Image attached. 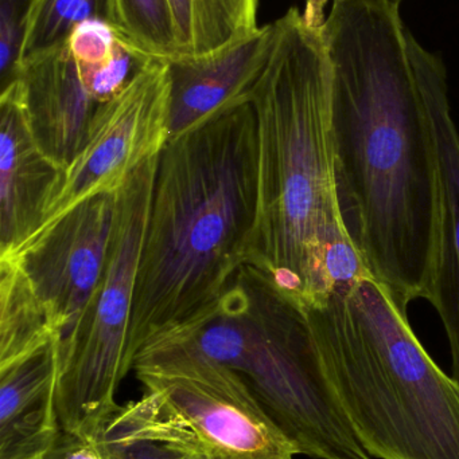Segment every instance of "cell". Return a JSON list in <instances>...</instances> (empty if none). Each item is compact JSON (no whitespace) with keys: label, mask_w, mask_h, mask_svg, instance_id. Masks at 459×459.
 <instances>
[{"label":"cell","mask_w":459,"mask_h":459,"mask_svg":"<svg viewBox=\"0 0 459 459\" xmlns=\"http://www.w3.org/2000/svg\"><path fill=\"white\" fill-rule=\"evenodd\" d=\"M13 83L35 144L58 169H66L85 145L99 107L67 42L22 62Z\"/></svg>","instance_id":"10"},{"label":"cell","mask_w":459,"mask_h":459,"mask_svg":"<svg viewBox=\"0 0 459 459\" xmlns=\"http://www.w3.org/2000/svg\"><path fill=\"white\" fill-rule=\"evenodd\" d=\"M137 379L197 444L225 459H294L296 445L259 404L245 380L177 331L148 340Z\"/></svg>","instance_id":"7"},{"label":"cell","mask_w":459,"mask_h":459,"mask_svg":"<svg viewBox=\"0 0 459 459\" xmlns=\"http://www.w3.org/2000/svg\"><path fill=\"white\" fill-rule=\"evenodd\" d=\"M159 158L139 167L116 194L102 280L75 333L57 345V412L67 433L96 437L120 409L116 394L134 369L129 326Z\"/></svg>","instance_id":"6"},{"label":"cell","mask_w":459,"mask_h":459,"mask_svg":"<svg viewBox=\"0 0 459 459\" xmlns=\"http://www.w3.org/2000/svg\"><path fill=\"white\" fill-rule=\"evenodd\" d=\"M426 96L441 190L438 253L428 301L444 324L452 351L453 379L459 385V132L450 109L446 67L438 56L428 69Z\"/></svg>","instance_id":"13"},{"label":"cell","mask_w":459,"mask_h":459,"mask_svg":"<svg viewBox=\"0 0 459 459\" xmlns=\"http://www.w3.org/2000/svg\"><path fill=\"white\" fill-rule=\"evenodd\" d=\"M118 40L119 34L112 24L102 19H89L73 30L67 46L78 66L92 67L110 58Z\"/></svg>","instance_id":"22"},{"label":"cell","mask_w":459,"mask_h":459,"mask_svg":"<svg viewBox=\"0 0 459 459\" xmlns=\"http://www.w3.org/2000/svg\"><path fill=\"white\" fill-rule=\"evenodd\" d=\"M393 2L399 3V4H401L402 0H393Z\"/></svg>","instance_id":"26"},{"label":"cell","mask_w":459,"mask_h":459,"mask_svg":"<svg viewBox=\"0 0 459 459\" xmlns=\"http://www.w3.org/2000/svg\"><path fill=\"white\" fill-rule=\"evenodd\" d=\"M57 342L0 371V459H46L62 433Z\"/></svg>","instance_id":"14"},{"label":"cell","mask_w":459,"mask_h":459,"mask_svg":"<svg viewBox=\"0 0 459 459\" xmlns=\"http://www.w3.org/2000/svg\"><path fill=\"white\" fill-rule=\"evenodd\" d=\"M322 30L342 222L369 274L407 309L428 299L438 253L441 190L426 96L437 56L393 0H334Z\"/></svg>","instance_id":"1"},{"label":"cell","mask_w":459,"mask_h":459,"mask_svg":"<svg viewBox=\"0 0 459 459\" xmlns=\"http://www.w3.org/2000/svg\"><path fill=\"white\" fill-rule=\"evenodd\" d=\"M57 342L21 258L0 256V371Z\"/></svg>","instance_id":"15"},{"label":"cell","mask_w":459,"mask_h":459,"mask_svg":"<svg viewBox=\"0 0 459 459\" xmlns=\"http://www.w3.org/2000/svg\"><path fill=\"white\" fill-rule=\"evenodd\" d=\"M256 124L250 102L170 139L143 242L129 352L215 307L244 264L255 221Z\"/></svg>","instance_id":"3"},{"label":"cell","mask_w":459,"mask_h":459,"mask_svg":"<svg viewBox=\"0 0 459 459\" xmlns=\"http://www.w3.org/2000/svg\"><path fill=\"white\" fill-rule=\"evenodd\" d=\"M46 459H110L99 436L83 437L62 430Z\"/></svg>","instance_id":"23"},{"label":"cell","mask_w":459,"mask_h":459,"mask_svg":"<svg viewBox=\"0 0 459 459\" xmlns=\"http://www.w3.org/2000/svg\"><path fill=\"white\" fill-rule=\"evenodd\" d=\"M37 0H0V91L15 82Z\"/></svg>","instance_id":"21"},{"label":"cell","mask_w":459,"mask_h":459,"mask_svg":"<svg viewBox=\"0 0 459 459\" xmlns=\"http://www.w3.org/2000/svg\"><path fill=\"white\" fill-rule=\"evenodd\" d=\"M305 312L326 377L372 457L459 459V385L382 282L366 275Z\"/></svg>","instance_id":"4"},{"label":"cell","mask_w":459,"mask_h":459,"mask_svg":"<svg viewBox=\"0 0 459 459\" xmlns=\"http://www.w3.org/2000/svg\"><path fill=\"white\" fill-rule=\"evenodd\" d=\"M169 115V62L150 58L120 93L99 104L85 145L62 169L40 229L11 255H18L88 199L116 195L139 167L166 147Z\"/></svg>","instance_id":"8"},{"label":"cell","mask_w":459,"mask_h":459,"mask_svg":"<svg viewBox=\"0 0 459 459\" xmlns=\"http://www.w3.org/2000/svg\"><path fill=\"white\" fill-rule=\"evenodd\" d=\"M89 19H102L113 26V0H37L27 27L23 61L64 45L73 30Z\"/></svg>","instance_id":"17"},{"label":"cell","mask_w":459,"mask_h":459,"mask_svg":"<svg viewBox=\"0 0 459 459\" xmlns=\"http://www.w3.org/2000/svg\"><path fill=\"white\" fill-rule=\"evenodd\" d=\"M274 23L205 58L169 62L170 139L183 136L216 116L250 102L274 43Z\"/></svg>","instance_id":"11"},{"label":"cell","mask_w":459,"mask_h":459,"mask_svg":"<svg viewBox=\"0 0 459 459\" xmlns=\"http://www.w3.org/2000/svg\"><path fill=\"white\" fill-rule=\"evenodd\" d=\"M274 27L271 53L248 97L256 124V210L244 264L307 309L371 274L337 201L333 69L322 26L291 7Z\"/></svg>","instance_id":"2"},{"label":"cell","mask_w":459,"mask_h":459,"mask_svg":"<svg viewBox=\"0 0 459 459\" xmlns=\"http://www.w3.org/2000/svg\"><path fill=\"white\" fill-rule=\"evenodd\" d=\"M170 331L236 371L299 455L372 459L326 377L306 312L255 267L243 264L215 307Z\"/></svg>","instance_id":"5"},{"label":"cell","mask_w":459,"mask_h":459,"mask_svg":"<svg viewBox=\"0 0 459 459\" xmlns=\"http://www.w3.org/2000/svg\"><path fill=\"white\" fill-rule=\"evenodd\" d=\"M116 195L81 204L18 254L48 313L57 345L83 320L107 264Z\"/></svg>","instance_id":"9"},{"label":"cell","mask_w":459,"mask_h":459,"mask_svg":"<svg viewBox=\"0 0 459 459\" xmlns=\"http://www.w3.org/2000/svg\"><path fill=\"white\" fill-rule=\"evenodd\" d=\"M329 0H306L304 18L313 26H322L325 22V5ZM334 2V0H333Z\"/></svg>","instance_id":"24"},{"label":"cell","mask_w":459,"mask_h":459,"mask_svg":"<svg viewBox=\"0 0 459 459\" xmlns=\"http://www.w3.org/2000/svg\"><path fill=\"white\" fill-rule=\"evenodd\" d=\"M62 169L35 144L15 83L0 91V255L38 231Z\"/></svg>","instance_id":"12"},{"label":"cell","mask_w":459,"mask_h":459,"mask_svg":"<svg viewBox=\"0 0 459 459\" xmlns=\"http://www.w3.org/2000/svg\"><path fill=\"white\" fill-rule=\"evenodd\" d=\"M119 37L150 58H180L167 0H113Z\"/></svg>","instance_id":"18"},{"label":"cell","mask_w":459,"mask_h":459,"mask_svg":"<svg viewBox=\"0 0 459 459\" xmlns=\"http://www.w3.org/2000/svg\"><path fill=\"white\" fill-rule=\"evenodd\" d=\"M150 56L135 50L119 37L118 45L110 59L92 67H80L81 78L97 104L120 93Z\"/></svg>","instance_id":"20"},{"label":"cell","mask_w":459,"mask_h":459,"mask_svg":"<svg viewBox=\"0 0 459 459\" xmlns=\"http://www.w3.org/2000/svg\"><path fill=\"white\" fill-rule=\"evenodd\" d=\"M181 459H225L220 457V455H212V453L207 452H196L191 453V455H183Z\"/></svg>","instance_id":"25"},{"label":"cell","mask_w":459,"mask_h":459,"mask_svg":"<svg viewBox=\"0 0 459 459\" xmlns=\"http://www.w3.org/2000/svg\"><path fill=\"white\" fill-rule=\"evenodd\" d=\"M110 459H181L182 453L146 425L129 404L108 420L99 434Z\"/></svg>","instance_id":"19"},{"label":"cell","mask_w":459,"mask_h":459,"mask_svg":"<svg viewBox=\"0 0 459 459\" xmlns=\"http://www.w3.org/2000/svg\"><path fill=\"white\" fill-rule=\"evenodd\" d=\"M178 51L205 58L258 31L259 0H167Z\"/></svg>","instance_id":"16"}]
</instances>
